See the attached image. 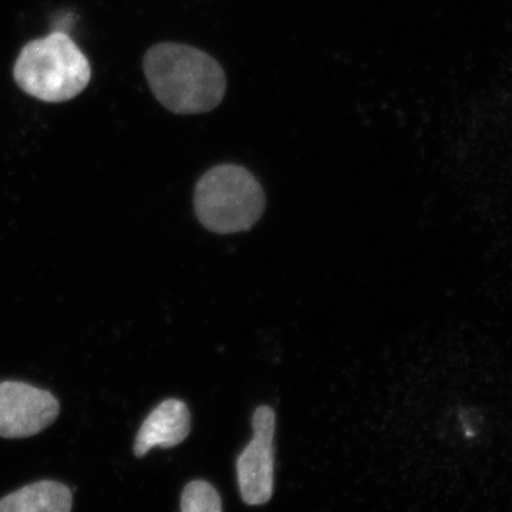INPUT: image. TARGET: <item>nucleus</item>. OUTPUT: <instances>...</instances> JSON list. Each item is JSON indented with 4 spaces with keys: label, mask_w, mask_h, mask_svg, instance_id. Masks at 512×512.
I'll return each instance as SVG.
<instances>
[{
    "label": "nucleus",
    "mask_w": 512,
    "mask_h": 512,
    "mask_svg": "<svg viewBox=\"0 0 512 512\" xmlns=\"http://www.w3.org/2000/svg\"><path fill=\"white\" fill-rule=\"evenodd\" d=\"M144 74L156 99L171 113H208L227 93V76L214 57L183 43H158L144 56Z\"/></svg>",
    "instance_id": "f257e3e1"
},
{
    "label": "nucleus",
    "mask_w": 512,
    "mask_h": 512,
    "mask_svg": "<svg viewBox=\"0 0 512 512\" xmlns=\"http://www.w3.org/2000/svg\"><path fill=\"white\" fill-rule=\"evenodd\" d=\"M13 77L29 96L46 103H62L89 86L92 67L72 37L56 30L23 46Z\"/></svg>",
    "instance_id": "f03ea898"
},
{
    "label": "nucleus",
    "mask_w": 512,
    "mask_h": 512,
    "mask_svg": "<svg viewBox=\"0 0 512 512\" xmlns=\"http://www.w3.org/2000/svg\"><path fill=\"white\" fill-rule=\"evenodd\" d=\"M195 214L208 231L235 234L254 227L265 210V194L255 175L237 164L210 168L194 192Z\"/></svg>",
    "instance_id": "7ed1b4c3"
},
{
    "label": "nucleus",
    "mask_w": 512,
    "mask_h": 512,
    "mask_svg": "<svg viewBox=\"0 0 512 512\" xmlns=\"http://www.w3.org/2000/svg\"><path fill=\"white\" fill-rule=\"evenodd\" d=\"M252 429L254 439L237 460L238 484L245 503L262 505L274 494V409L258 407L252 417Z\"/></svg>",
    "instance_id": "20e7f679"
},
{
    "label": "nucleus",
    "mask_w": 512,
    "mask_h": 512,
    "mask_svg": "<svg viewBox=\"0 0 512 512\" xmlns=\"http://www.w3.org/2000/svg\"><path fill=\"white\" fill-rule=\"evenodd\" d=\"M60 404L47 390L23 382H0V437L26 439L57 419Z\"/></svg>",
    "instance_id": "39448f33"
},
{
    "label": "nucleus",
    "mask_w": 512,
    "mask_h": 512,
    "mask_svg": "<svg viewBox=\"0 0 512 512\" xmlns=\"http://www.w3.org/2000/svg\"><path fill=\"white\" fill-rule=\"evenodd\" d=\"M191 431V414L187 404L167 399L158 404L138 430L134 454L146 456L154 447L171 448L187 439Z\"/></svg>",
    "instance_id": "423d86ee"
},
{
    "label": "nucleus",
    "mask_w": 512,
    "mask_h": 512,
    "mask_svg": "<svg viewBox=\"0 0 512 512\" xmlns=\"http://www.w3.org/2000/svg\"><path fill=\"white\" fill-rule=\"evenodd\" d=\"M72 490L57 481L26 485L0 500V512H70Z\"/></svg>",
    "instance_id": "0eeeda50"
},
{
    "label": "nucleus",
    "mask_w": 512,
    "mask_h": 512,
    "mask_svg": "<svg viewBox=\"0 0 512 512\" xmlns=\"http://www.w3.org/2000/svg\"><path fill=\"white\" fill-rule=\"evenodd\" d=\"M181 512H222L220 494L207 481H192L181 495Z\"/></svg>",
    "instance_id": "6e6552de"
}]
</instances>
